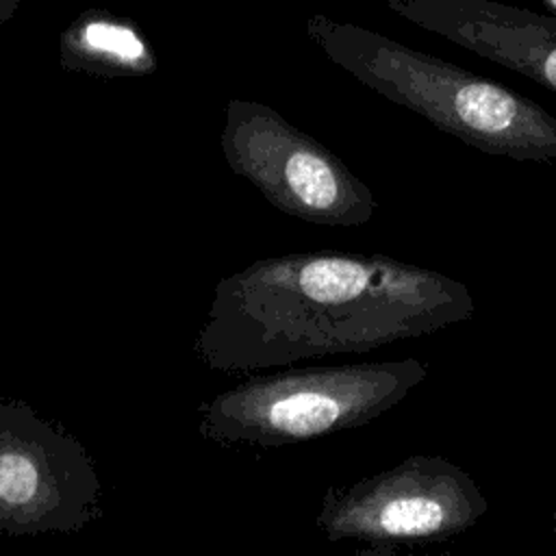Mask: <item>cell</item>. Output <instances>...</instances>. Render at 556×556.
Masks as SVG:
<instances>
[{"instance_id":"1","label":"cell","mask_w":556,"mask_h":556,"mask_svg":"<svg viewBox=\"0 0 556 556\" xmlns=\"http://www.w3.org/2000/svg\"><path fill=\"white\" fill-rule=\"evenodd\" d=\"M467 285L384 254H300L224 282L195 352L252 371L369 352L471 319Z\"/></svg>"},{"instance_id":"2","label":"cell","mask_w":556,"mask_h":556,"mask_svg":"<svg viewBox=\"0 0 556 556\" xmlns=\"http://www.w3.org/2000/svg\"><path fill=\"white\" fill-rule=\"evenodd\" d=\"M311 33L361 83L469 148L515 161H556V117L528 96L354 24L315 17Z\"/></svg>"},{"instance_id":"10","label":"cell","mask_w":556,"mask_h":556,"mask_svg":"<svg viewBox=\"0 0 556 556\" xmlns=\"http://www.w3.org/2000/svg\"><path fill=\"white\" fill-rule=\"evenodd\" d=\"M541 4L547 9V13H549V15H554V17H556V0H541Z\"/></svg>"},{"instance_id":"7","label":"cell","mask_w":556,"mask_h":556,"mask_svg":"<svg viewBox=\"0 0 556 556\" xmlns=\"http://www.w3.org/2000/svg\"><path fill=\"white\" fill-rule=\"evenodd\" d=\"M269 165H248L256 180H269L282 208L319 224H365L376 200L334 154L289 126H278Z\"/></svg>"},{"instance_id":"3","label":"cell","mask_w":556,"mask_h":556,"mask_svg":"<svg viewBox=\"0 0 556 556\" xmlns=\"http://www.w3.org/2000/svg\"><path fill=\"white\" fill-rule=\"evenodd\" d=\"M426 378L417 358L252 376L200 404L198 432L222 445L306 443L382 417Z\"/></svg>"},{"instance_id":"6","label":"cell","mask_w":556,"mask_h":556,"mask_svg":"<svg viewBox=\"0 0 556 556\" xmlns=\"http://www.w3.org/2000/svg\"><path fill=\"white\" fill-rule=\"evenodd\" d=\"M406 22L556 93V17L495 0H384Z\"/></svg>"},{"instance_id":"8","label":"cell","mask_w":556,"mask_h":556,"mask_svg":"<svg viewBox=\"0 0 556 556\" xmlns=\"http://www.w3.org/2000/svg\"><path fill=\"white\" fill-rule=\"evenodd\" d=\"M80 43L93 54L113 59L119 63H135L143 59L146 50L141 39L132 28L111 24V22H91L80 30Z\"/></svg>"},{"instance_id":"5","label":"cell","mask_w":556,"mask_h":556,"mask_svg":"<svg viewBox=\"0 0 556 556\" xmlns=\"http://www.w3.org/2000/svg\"><path fill=\"white\" fill-rule=\"evenodd\" d=\"M102 517L87 447L30 404L0 395V534L78 532Z\"/></svg>"},{"instance_id":"11","label":"cell","mask_w":556,"mask_h":556,"mask_svg":"<svg viewBox=\"0 0 556 556\" xmlns=\"http://www.w3.org/2000/svg\"><path fill=\"white\" fill-rule=\"evenodd\" d=\"M552 541H554V552H552V556H556V513H554V517H552Z\"/></svg>"},{"instance_id":"9","label":"cell","mask_w":556,"mask_h":556,"mask_svg":"<svg viewBox=\"0 0 556 556\" xmlns=\"http://www.w3.org/2000/svg\"><path fill=\"white\" fill-rule=\"evenodd\" d=\"M350 556H454V554H413V552H400L397 547H365Z\"/></svg>"},{"instance_id":"4","label":"cell","mask_w":556,"mask_h":556,"mask_svg":"<svg viewBox=\"0 0 556 556\" xmlns=\"http://www.w3.org/2000/svg\"><path fill=\"white\" fill-rule=\"evenodd\" d=\"M489 510L469 471L437 454H410L393 467L326 489L315 526L328 541L369 547L450 541Z\"/></svg>"}]
</instances>
